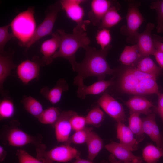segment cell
Instances as JSON below:
<instances>
[{
    "mask_svg": "<svg viewBox=\"0 0 163 163\" xmlns=\"http://www.w3.org/2000/svg\"><path fill=\"white\" fill-rule=\"evenodd\" d=\"M117 87L121 92L135 95L160 93L156 77L142 72L136 67L124 70L117 80Z\"/></svg>",
    "mask_w": 163,
    "mask_h": 163,
    "instance_id": "6da1fadb",
    "label": "cell"
},
{
    "mask_svg": "<svg viewBox=\"0 0 163 163\" xmlns=\"http://www.w3.org/2000/svg\"><path fill=\"white\" fill-rule=\"evenodd\" d=\"M110 49L99 50L89 46L86 47L83 60L80 62H77L75 66L74 71L78 73L77 76L84 80L94 76L98 80H104L107 75H113L115 70L110 68L106 59Z\"/></svg>",
    "mask_w": 163,
    "mask_h": 163,
    "instance_id": "7a4b0ae2",
    "label": "cell"
},
{
    "mask_svg": "<svg viewBox=\"0 0 163 163\" xmlns=\"http://www.w3.org/2000/svg\"><path fill=\"white\" fill-rule=\"evenodd\" d=\"M86 30L74 28L73 33L69 34L62 29H59L57 31L61 37L59 48L53 56V59L61 57L67 60L74 71L75 64V53L80 48L85 49L89 46L90 40L87 36Z\"/></svg>",
    "mask_w": 163,
    "mask_h": 163,
    "instance_id": "3957f363",
    "label": "cell"
},
{
    "mask_svg": "<svg viewBox=\"0 0 163 163\" xmlns=\"http://www.w3.org/2000/svg\"><path fill=\"white\" fill-rule=\"evenodd\" d=\"M33 7L19 13L10 24L14 37L19 42L21 46H24L33 35L36 28Z\"/></svg>",
    "mask_w": 163,
    "mask_h": 163,
    "instance_id": "277c9868",
    "label": "cell"
},
{
    "mask_svg": "<svg viewBox=\"0 0 163 163\" xmlns=\"http://www.w3.org/2000/svg\"><path fill=\"white\" fill-rule=\"evenodd\" d=\"M36 147L37 158L53 162H66L80 157L78 150L67 144L57 146L49 150L42 144Z\"/></svg>",
    "mask_w": 163,
    "mask_h": 163,
    "instance_id": "5b68a950",
    "label": "cell"
},
{
    "mask_svg": "<svg viewBox=\"0 0 163 163\" xmlns=\"http://www.w3.org/2000/svg\"><path fill=\"white\" fill-rule=\"evenodd\" d=\"M62 10L59 1L48 7L44 20L36 27L31 39L24 46L25 47L26 51L39 39L52 34V31L59 13Z\"/></svg>",
    "mask_w": 163,
    "mask_h": 163,
    "instance_id": "8992f818",
    "label": "cell"
},
{
    "mask_svg": "<svg viewBox=\"0 0 163 163\" xmlns=\"http://www.w3.org/2000/svg\"><path fill=\"white\" fill-rule=\"evenodd\" d=\"M128 2V11L126 16V26L125 27H122L121 31L127 36V42L134 44L137 42L139 29L144 21V19L138 9L140 2L133 1Z\"/></svg>",
    "mask_w": 163,
    "mask_h": 163,
    "instance_id": "52a82bcc",
    "label": "cell"
},
{
    "mask_svg": "<svg viewBox=\"0 0 163 163\" xmlns=\"http://www.w3.org/2000/svg\"><path fill=\"white\" fill-rule=\"evenodd\" d=\"M62 9L66 16L77 24L75 27L86 29V26L91 22L89 20H85L84 9L81 4L85 2L82 0H62L59 1Z\"/></svg>",
    "mask_w": 163,
    "mask_h": 163,
    "instance_id": "ba28073f",
    "label": "cell"
},
{
    "mask_svg": "<svg viewBox=\"0 0 163 163\" xmlns=\"http://www.w3.org/2000/svg\"><path fill=\"white\" fill-rule=\"evenodd\" d=\"M98 105L117 123H124L126 117L122 104L105 92L97 101Z\"/></svg>",
    "mask_w": 163,
    "mask_h": 163,
    "instance_id": "9c48e42d",
    "label": "cell"
},
{
    "mask_svg": "<svg viewBox=\"0 0 163 163\" xmlns=\"http://www.w3.org/2000/svg\"><path fill=\"white\" fill-rule=\"evenodd\" d=\"M74 83L78 86L77 94L78 97L82 99L85 98L88 95H98L105 92V91L113 83L112 79L108 80H102L91 85L86 86L84 83V80L77 76L74 79Z\"/></svg>",
    "mask_w": 163,
    "mask_h": 163,
    "instance_id": "30bf717a",
    "label": "cell"
},
{
    "mask_svg": "<svg viewBox=\"0 0 163 163\" xmlns=\"http://www.w3.org/2000/svg\"><path fill=\"white\" fill-rule=\"evenodd\" d=\"M41 62L27 59L22 62L16 69L19 79L26 85L34 79L38 80L39 77Z\"/></svg>",
    "mask_w": 163,
    "mask_h": 163,
    "instance_id": "8fae6325",
    "label": "cell"
},
{
    "mask_svg": "<svg viewBox=\"0 0 163 163\" xmlns=\"http://www.w3.org/2000/svg\"><path fill=\"white\" fill-rule=\"evenodd\" d=\"M8 144L11 146L21 147L29 144L35 146L41 143V139L37 137L31 136L17 127L10 129L6 135Z\"/></svg>",
    "mask_w": 163,
    "mask_h": 163,
    "instance_id": "7c38bea8",
    "label": "cell"
},
{
    "mask_svg": "<svg viewBox=\"0 0 163 163\" xmlns=\"http://www.w3.org/2000/svg\"><path fill=\"white\" fill-rule=\"evenodd\" d=\"M74 112L72 110L62 111L54 125L55 136L58 142L66 143L68 140L72 130L70 118Z\"/></svg>",
    "mask_w": 163,
    "mask_h": 163,
    "instance_id": "4fadbf2b",
    "label": "cell"
},
{
    "mask_svg": "<svg viewBox=\"0 0 163 163\" xmlns=\"http://www.w3.org/2000/svg\"><path fill=\"white\" fill-rule=\"evenodd\" d=\"M155 27L152 23H148L143 32L139 33L137 40L139 53L142 57L153 55L156 50L151 33Z\"/></svg>",
    "mask_w": 163,
    "mask_h": 163,
    "instance_id": "5bb4252c",
    "label": "cell"
},
{
    "mask_svg": "<svg viewBox=\"0 0 163 163\" xmlns=\"http://www.w3.org/2000/svg\"><path fill=\"white\" fill-rule=\"evenodd\" d=\"M52 37L43 42L40 47V52L43 56L41 61V65H48L53 62V56L58 50L60 43L61 37L56 31L53 33Z\"/></svg>",
    "mask_w": 163,
    "mask_h": 163,
    "instance_id": "9a60e30c",
    "label": "cell"
},
{
    "mask_svg": "<svg viewBox=\"0 0 163 163\" xmlns=\"http://www.w3.org/2000/svg\"><path fill=\"white\" fill-rule=\"evenodd\" d=\"M116 3L108 0H93L91 3V10L88 13L89 21L94 26L100 25L103 17Z\"/></svg>",
    "mask_w": 163,
    "mask_h": 163,
    "instance_id": "2e32d148",
    "label": "cell"
},
{
    "mask_svg": "<svg viewBox=\"0 0 163 163\" xmlns=\"http://www.w3.org/2000/svg\"><path fill=\"white\" fill-rule=\"evenodd\" d=\"M142 120L144 133L149 136L157 147L163 149V137L156 123L155 114L152 113Z\"/></svg>",
    "mask_w": 163,
    "mask_h": 163,
    "instance_id": "e0dca14e",
    "label": "cell"
},
{
    "mask_svg": "<svg viewBox=\"0 0 163 163\" xmlns=\"http://www.w3.org/2000/svg\"><path fill=\"white\" fill-rule=\"evenodd\" d=\"M105 147L116 158L123 163L143 159L142 157L134 155L131 151L120 143L112 142Z\"/></svg>",
    "mask_w": 163,
    "mask_h": 163,
    "instance_id": "ac0fdd59",
    "label": "cell"
},
{
    "mask_svg": "<svg viewBox=\"0 0 163 163\" xmlns=\"http://www.w3.org/2000/svg\"><path fill=\"white\" fill-rule=\"evenodd\" d=\"M129 110V114L135 113L147 115L152 113L151 108L154 106L152 103L145 97L135 95L125 103Z\"/></svg>",
    "mask_w": 163,
    "mask_h": 163,
    "instance_id": "d6986e66",
    "label": "cell"
},
{
    "mask_svg": "<svg viewBox=\"0 0 163 163\" xmlns=\"http://www.w3.org/2000/svg\"><path fill=\"white\" fill-rule=\"evenodd\" d=\"M68 89L66 81L64 79H60L51 89L47 86L43 87L40 90V93L51 103L54 104L60 101L63 93L67 91Z\"/></svg>",
    "mask_w": 163,
    "mask_h": 163,
    "instance_id": "ffe728a7",
    "label": "cell"
},
{
    "mask_svg": "<svg viewBox=\"0 0 163 163\" xmlns=\"http://www.w3.org/2000/svg\"><path fill=\"white\" fill-rule=\"evenodd\" d=\"M117 136L120 143L132 151L137 149L139 143L129 127L123 123H117Z\"/></svg>",
    "mask_w": 163,
    "mask_h": 163,
    "instance_id": "44dd1931",
    "label": "cell"
},
{
    "mask_svg": "<svg viewBox=\"0 0 163 163\" xmlns=\"http://www.w3.org/2000/svg\"><path fill=\"white\" fill-rule=\"evenodd\" d=\"M13 52L7 53L6 52L0 54V90L2 95L5 94L3 88L5 81L11 75V70L17 66L13 61Z\"/></svg>",
    "mask_w": 163,
    "mask_h": 163,
    "instance_id": "7402d4cb",
    "label": "cell"
},
{
    "mask_svg": "<svg viewBox=\"0 0 163 163\" xmlns=\"http://www.w3.org/2000/svg\"><path fill=\"white\" fill-rule=\"evenodd\" d=\"M142 57L139 53L136 43L131 46H125L120 55L119 61L124 65L130 66L137 63Z\"/></svg>",
    "mask_w": 163,
    "mask_h": 163,
    "instance_id": "603a6c76",
    "label": "cell"
},
{
    "mask_svg": "<svg viewBox=\"0 0 163 163\" xmlns=\"http://www.w3.org/2000/svg\"><path fill=\"white\" fill-rule=\"evenodd\" d=\"M118 4L115 3L109 9L102 18L99 28L109 29L115 26L123 19L118 12Z\"/></svg>",
    "mask_w": 163,
    "mask_h": 163,
    "instance_id": "cb8c5ba5",
    "label": "cell"
},
{
    "mask_svg": "<svg viewBox=\"0 0 163 163\" xmlns=\"http://www.w3.org/2000/svg\"><path fill=\"white\" fill-rule=\"evenodd\" d=\"M89 160L93 161L103 147L102 139L93 131L86 142Z\"/></svg>",
    "mask_w": 163,
    "mask_h": 163,
    "instance_id": "d4e9b609",
    "label": "cell"
},
{
    "mask_svg": "<svg viewBox=\"0 0 163 163\" xmlns=\"http://www.w3.org/2000/svg\"><path fill=\"white\" fill-rule=\"evenodd\" d=\"M137 64L136 68L138 70L156 77L161 72V68L158 66L149 56L143 57Z\"/></svg>",
    "mask_w": 163,
    "mask_h": 163,
    "instance_id": "484cf974",
    "label": "cell"
},
{
    "mask_svg": "<svg viewBox=\"0 0 163 163\" xmlns=\"http://www.w3.org/2000/svg\"><path fill=\"white\" fill-rule=\"evenodd\" d=\"M139 115L137 113H131L128 118L129 127L135 135L139 143L142 141L145 138L142 121Z\"/></svg>",
    "mask_w": 163,
    "mask_h": 163,
    "instance_id": "4316f807",
    "label": "cell"
},
{
    "mask_svg": "<svg viewBox=\"0 0 163 163\" xmlns=\"http://www.w3.org/2000/svg\"><path fill=\"white\" fill-rule=\"evenodd\" d=\"M21 102L26 110L37 119L44 110L40 103L31 96L24 97Z\"/></svg>",
    "mask_w": 163,
    "mask_h": 163,
    "instance_id": "83f0119b",
    "label": "cell"
},
{
    "mask_svg": "<svg viewBox=\"0 0 163 163\" xmlns=\"http://www.w3.org/2000/svg\"><path fill=\"white\" fill-rule=\"evenodd\" d=\"M163 157V149L149 144L143 149L142 158L147 163H157Z\"/></svg>",
    "mask_w": 163,
    "mask_h": 163,
    "instance_id": "f1b7e54d",
    "label": "cell"
},
{
    "mask_svg": "<svg viewBox=\"0 0 163 163\" xmlns=\"http://www.w3.org/2000/svg\"><path fill=\"white\" fill-rule=\"evenodd\" d=\"M61 112L58 107H50L44 110L37 119L42 124H51L53 126Z\"/></svg>",
    "mask_w": 163,
    "mask_h": 163,
    "instance_id": "f546056e",
    "label": "cell"
},
{
    "mask_svg": "<svg viewBox=\"0 0 163 163\" xmlns=\"http://www.w3.org/2000/svg\"><path fill=\"white\" fill-rule=\"evenodd\" d=\"M104 113L98 105L93 107L85 117L87 124L99 127L104 118Z\"/></svg>",
    "mask_w": 163,
    "mask_h": 163,
    "instance_id": "4dcf8cb0",
    "label": "cell"
},
{
    "mask_svg": "<svg viewBox=\"0 0 163 163\" xmlns=\"http://www.w3.org/2000/svg\"><path fill=\"white\" fill-rule=\"evenodd\" d=\"M92 131V128L86 127L82 129L75 131L70 137L66 144L70 145L72 143L80 144L86 143Z\"/></svg>",
    "mask_w": 163,
    "mask_h": 163,
    "instance_id": "1f68e13d",
    "label": "cell"
},
{
    "mask_svg": "<svg viewBox=\"0 0 163 163\" xmlns=\"http://www.w3.org/2000/svg\"><path fill=\"white\" fill-rule=\"evenodd\" d=\"M15 107L13 101L9 98L5 97L0 102V120L11 117L14 114Z\"/></svg>",
    "mask_w": 163,
    "mask_h": 163,
    "instance_id": "d6a6232c",
    "label": "cell"
},
{
    "mask_svg": "<svg viewBox=\"0 0 163 163\" xmlns=\"http://www.w3.org/2000/svg\"><path fill=\"white\" fill-rule=\"evenodd\" d=\"M97 43L100 46L101 49L104 50L111 46L110 43L112 37L109 29L106 28H99L95 36Z\"/></svg>",
    "mask_w": 163,
    "mask_h": 163,
    "instance_id": "836d02e7",
    "label": "cell"
},
{
    "mask_svg": "<svg viewBox=\"0 0 163 163\" xmlns=\"http://www.w3.org/2000/svg\"><path fill=\"white\" fill-rule=\"evenodd\" d=\"M150 7L154 9L157 13V26L156 27L158 33H163V0H157L152 2Z\"/></svg>",
    "mask_w": 163,
    "mask_h": 163,
    "instance_id": "e575fe53",
    "label": "cell"
},
{
    "mask_svg": "<svg viewBox=\"0 0 163 163\" xmlns=\"http://www.w3.org/2000/svg\"><path fill=\"white\" fill-rule=\"evenodd\" d=\"M16 155L19 163H53L43 159H39L33 157L24 149H18Z\"/></svg>",
    "mask_w": 163,
    "mask_h": 163,
    "instance_id": "d590c367",
    "label": "cell"
},
{
    "mask_svg": "<svg viewBox=\"0 0 163 163\" xmlns=\"http://www.w3.org/2000/svg\"><path fill=\"white\" fill-rule=\"evenodd\" d=\"M10 24L0 27V54L5 52L4 47L6 43L11 39L14 37L13 34L9 32Z\"/></svg>",
    "mask_w": 163,
    "mask_h": 163,
    "instance_id": "8d00e7d4",
    "label": "cell"
},
{
    "mask_svg": "<svg viewBox=\"0 0 163 163\" xmlns=\"http://www.w3.org/2000/svg\"><path fill=\"white\" fill-rule=\"evenodd\" d=\"M72 130L75 132L85 128L87 124L85 117L78 115L75 112L70 118Z\"/></svg>",
    "mask_w": 163,
    "mask_h": 163,
    "instance_id": "74e56055",
    "label": "cell"
},
{
    "mask_svg": "<svg viewBox=\"0 0 163 163\" xmlns=\"http://www.w3.org/2000/svg\"><path fill=\"white\" fill-rule=\"evenodd\" d=\"M158 95L157 105L155 110L163 121V94L160 93Z\"/></svg>",
    "mask_w": 163,
    "mask_h": 163,
    "instance_id": "f35d334b",
    "label": "cell"
},
{
    "mask_svg": "<svg viewBox=\"0 0 163 163\" xmlns=\"http://www.w3.org/2000/svg\"><path fill=\"white\" fill-rule=\"evenodd\" d=\"M153 55L160 67L161 69L163 68V52L156 50Z\"/></svg>",
    "mask_w": 163,
    "mask_h": 163,
    "instance_id": "ab89813d",
    "label": "cell"
},
{
    "mask_svg": "<svg viewBox=\"0 0 163 163\" xmlns=\"http://www.w3.org/2000/svg\"><path fill=\"white\" fill-rule=\"evenodd\" d=\"M154 47L156 50L163 52V42L161 38H153Z\"/></svg>",
    "mask_w": 163,
    "mask_h": 163,
    "instance_id": "60d3db41",
    "label": "cell"
},
{
    "mask_svg": "<svg viewBox=\"0 0 163 163\" xmlns=\"http://www.w3.org/2000/svg\"><path fill=\"white\" fill-rule=\"evenodd\" d=\"M6 155V151L2 146H0V161L2 162L5 158Z\"/></svg>",
    "mask_w": 163,
    "mask_h": 163,
    "instance_id": "b9f144b4",
    "label": "cell"
},
{
    "mask_svg": "<svg viewBox=\"0 0 163 163\" xmlns=\"http://www.w3.org/2000/svg\"><path fill=\"white\" fill-rule=\"evenodd\" d=\"M73 163H95L90 160L82 159L80 157L76 158L75 161ZM102 163H107L106 162H103Z\"/></svg>",
    "mask_w": 163,
    "mask_h": 163,
    "instance_id": "7bdbcfd3",
    "label": "cell"
},
{
    "mask_svg": "<svg viewBox=\"0 0 163 163\" xmlns=\"http://www.w3.org/2000/svg\"><path fill=\"white\" fill-rule=\"evenodd\" d=\"M109 161L110 163H123L119 160H117L112 154H110L109 156Z\"/></svg>",
    "mask_w": 163,
    "mask_h": 163,
    "instance_id": "ee69618b",
    "label": "cell"
},
{
    "mask_svg": "<svg viewBox=\"0 0 163 163\" xmlns=\"http://www.w3.org/2000/svg\"><path fill=\"white\" fill-rule=\"evenodd\" d=\"M142 161L143 159H142L138 161H134L125 163H144L142 162Z\"/></svg>",
    "mask_w": 163,
    "mask_h": 163,
    "instance_id": "f6af8a7d",
    "label": "cell"
},
{
    "mask_svg": "<svg viewBox=\"0 0 163 163\" xmlns=\"http://www.w3.org/2000/svg\"><path fill=\"white\" fill-rule=\"evenodd\" d=\"M53 163H54V162H53Z\"/></svg>",
    "mask_w": 163,
    "mask_h": 163,
    "instance_id": "bcb514c9",
    "label": "cell"
}]
</instances>
